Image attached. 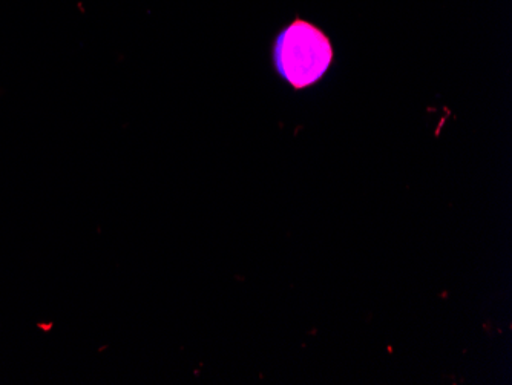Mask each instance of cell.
I'll return each instance as SVG.
<instances>
[{"label":"cell","instance_id":"1","mask_svg":"<svg viewBox=\"0 0 512 385\" xmlns=\"http://www.w3.org/2000/svg\"><path fill=\"white\" fill-rule=\"evenodd\" d=\"M272 60L279 79L302 91L329 73L335 62V48L322 28L296 17L276 34Z\"/></svg>","mask_w":512,"mask_h":385}]
</instances>
